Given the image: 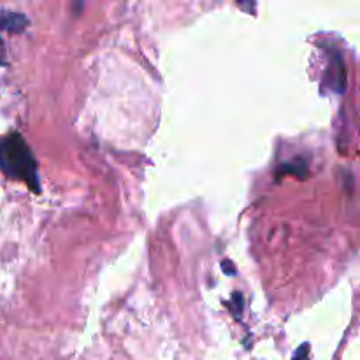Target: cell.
Here are the masks:
<instances>
[{
    "label": "cell",
    "instance_id": "cell-1",
    "mask_svg": "<svg viewBox=\"0 0 360 360\" xmlns=\"http://www.w3.org/2000/svg\"><path fill=\"white\" fill-rule=\"evenodd\" d=\"M0 172L7 179L25 183L34 193H41L37 160L21 134L9 132L0 137Z\"/></svg>",
    "mask_w": 360,
    "mask_h": 360
},
{
    "label": "cell",
    "instance_id": "cell-2",
    "mask_svg": "<svg viewBox=\"0 0 360 360\" xmlns=\"http://www.w3.org/2000/svg\"><path fill=\"white\" fill-rule=\"evenodd\" d=\"M323 90H330L341 95L347 88V67L341 53L336 48L327 49V69L322 79Z\"/></svg>",
    "mask_w": 360,
    "mask_h": 360
},
{
    "label": "cell",
    "instance_id": "cell-3",
    "mask_svg": "<svg viewBox=\"0 0 360 360\" xmlns=\"http://www.w3.org/2000/svg\"><path fill=\"white\" fill-rule=\"evenodd\" d=\"M28 27L27 14L0 7V32L21 34Z\"/></svg>",
    "mask_w": 360,
    "mask_h": 360
},
{
    "label": "cell",
    "instance_id": "cell-4",
    "mask_svg": "<svg viewBox=\"0 0 360 360\" xmlns=\"http://www.w3.org/2000/svg\"><path fill=\"white\" fill-rule=\"evenodd\" d=\"M292 360H309V345L304 343L297 348V352L294 354Z\"/></svg>",
    "mask_w": 360,
    "mask_h": 360
},
{
    "label": "cell",
    "instance_id": "cell-5",
    "mask_svg": "<svg viewBox=\"0 0 360 360\" xmlns=\"http://www.w3.org/2000/svg\"><path fill=\"white\" fill-rule=\"evenodd\" d=\"M234 297H232V301H236V306H232V313H236V319H239V315H241V309H243V297L241 294H232Z\"/></svg>",
    "mask_w": 360,
    "mask_h": 360
},
{
    "label": "cell",
    "instance_id": "cell-6",
    "mask_svg": "<svg viewBox=\"0 0 360 360\" xmlns=\"http://www.w3.org/2000/svg\"><path fill=\"white\" fill-rule=\"evenodd\" d=\"M4 56H6V46H4L2 37H0V65H6V63H7Z\"/></svg>",
    "mask_w": 360,
    "mask_h": 360
},
{
    "label": "cell",
    "instance_id": "cell-7",
    "mask_svg": "<svg viewBox=\"0 0 360 360\" xmlns=\"http://www.w3.org/2000/svg\"><path fill=\"white\" fill-rule=\"evenodd\" d=\"M231 267H232L231 260H225V262H224V271H225V273H227V274H234L236 271H232Z\"/></svg>",
    "mask_w": 360,
    "mask_h": 360
}]
</instances>
